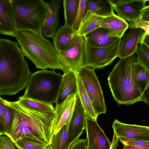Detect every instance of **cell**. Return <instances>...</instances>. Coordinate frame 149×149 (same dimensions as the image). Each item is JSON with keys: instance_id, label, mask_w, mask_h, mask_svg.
Listing matches in <instances>:
<instances>
[{"instance_id": "1", "label": "cell", "mask_w": 149, "mask_h": 149, "mask_svg": "<svg viewBox=\"0 0 149 149\" xmlns=\"http://www.w3.org/2000/svg\"><path fill=\"white\" fill-rule=\"evenodd\" d=\"M31 74L17 43L0 38V95H14L23 90Z\"/></svg>"}, {"instance_id": "2", "label": "cell", "mask_w": 149, "mask_h": 149, "mask_svg": "<svg viewBox=\"0 0 149 149\" xmlns=\"http://www.w3.org/2000/svg\"><path fill=\"white\" fill-rule=\"evenodd\" d=\"M7 102L15 110L12 121L5 135L15 143L27 137L49 146L54 133L55 114L42 113L25 108L16 101Z\"/></svg>"}, {"instance_id": "3", "label": "cell", "mask_w": 149, "mask_h": 149, "mask_svg": "<svg viewBox=\"0 0 149 149\" xmlns=\"http://www.w3.org/2000/svg\"><path fill=\"white\" fill-rule=\"evenodd\" d=\"M24 56L37 68H50L63 71L58 53L51 41L46 39L41 32L29 30L17 31L15 35Z\"/></svg>"}, {"instance_id": "4", "label": "cell", "mask_w": 149, "mask_h": 149, "mask_svg": "<svg viewBox=\"0 0 149 149\" xmlns=\"http://www.w3.org/2000/svg\"><path fill=\"white\" fill-rule=\"evenodd\" d=\"M137 61L134 55L120 59L110 73L108 84L115 101L120 104L129 105L143 101L148 104L146 95H142L131 78L132 64Z\"/></svg>"}, {"instance_id": "5", "label": "cell", "mask_w": 149, "mask_h": 149, "mask_svg": "<svg viewBox=\"0 0 149 149\" xmlns=\"http://www.w3.org/2000/svg\"><path fill=\"white\" fill-rule=\"evenodd\" d=\"M62 78L54 70H41L31 73L22 97L52 104L57 100Z\"/></svg>"}, {"instance_id": "6", "label": "cell", "mask_w": 149, "mask_h": 149, "mask_svg": "<svg viewBox=\"0 0 149 149\" xmlns=\"http://www.w3.org/2000/svg\"><path fill=\"white\" fill-rule=\"evenodd\" d=\"M17 31L41 32L49 3L43 0H11Z\"/></svg>"}, {"instance_id": "7", "label": "cell", "mask_w": 149, "mask_h": 149, "mask_svg": "<svg viewBox=\"0 0 149 149\" xmlns=\"http://www.w3.org/2000/svg\"><path fill=\"white\" fill-rule=\"evenodd\" d=\"M121 40L119 38L109 46L99 47L91 45L84 40V66L95 70L102 69L111 64L117 57Z\"/></svg>"}, {"instance_id": "8", "label": "cell", "mask_w": 149, "mask_h": 149, "mask_svg": "<svg viewBox=\"0 0 149 149\" xmlns=\"http://www.w3.org/2000/svg\"><path fill=\"white\" fill-rule=\"evenodd\" d=\"M91 100L97 116L105 113L107 110L102 91L95 70L82 67L77 72Z\"/></svg>"}, {"instance_id": "9", "label": "cell", "mask_w": 149, "mask_h": 149, "mask_svg": "<svg viewBox=\"0 0 149 149\" xmlns=\"http://www.w3.org/2000/svg\"><path fill=\"white\" fill-rule=\"evenodd\" d=\"M84 41L83 38L65 50L58 53L59 60L63 67V73L70 70L77 72L80 68L84 66Z\"/></svg>"}, {"instance_id": "10", "label": "cell", "mask_w": 149, "mask_h": 149, "mask_svg": "<svg viewBox=\"0 0 149 149\" xmlns=\"http://www.w3.org/2000/svg\"><path fill=\"white\" fill-rule=\"evenodd\" d=\"M117 15L132 22L140 16L148 0H109Z\"/></svg>"}, {"instance_id": "11", "label": "cell", "mask_w": 149, "mask_h": 149, "mask_svg": "<svg viewBox=\"0 0 149 149\" xmlns=\"http://www.w3.org/2000/svg\"><path fill=\"white\" fill-rule=\"evenodd\" d=\"M86 130L87 146L93 149H109L111 143L97 120L86 116Z\"/></svg>"}, {"instance_id": "12", "label": "cell", "mask_w": 149, "mask_h": 149, "mask_svg": "<svg viewBox=\"0 0 149 149\" xmlns=\"http://www.w3.org/2000/svg\"><path fill=\"white\" fill-rule=\"evenodd\" d=\"M146 34L145 31L140 28H131L123 35L119 48L117 57L120 59L132 56L136 53L139 43L141 44Z\"/></svg>"}, {"instance_id": "13", "label": "cell", "mask_w": 149, "mask_h": 149, "mask_svg": "<svg viewBox=\"0 0 149 149\" xmlns=\"http://www.w3.org/2000/svg\"><path fill=\"white\" fill-rule=\"evenodd\" d=\"M86 115L79 96L76 95L75 106L68 126L69 142L71 145L79 139L86 127Z\"/></svg>"}, {"instance_id": "14", "label": "cell", "mask_w": 149, "mask_h": 149, "mask_svg": "<svg viewBox=\"0 0 149 149\" xmlns=\"http://www.w3.org/2000/svg\"><path fill=\"white\" fill-rule=\"evenodd\" d=\"M112 127L118 137L149 141V127L148 126L129 124L116 119Z\"/></svg>"}, {"instance_id": "15", "label": "cell", "mask_w": 149, "mask_h": 149, "mask_svg": "<svg viewBox=\"0 0 149 149\" xmlns=\"http://www.w3.org/2000/svg\"><path fill=\"white\" fill-rule=\"evenodd\" d=\"M77 95H70L62 103L56 105L53 135L57 133L63 126H68L73 114Z\"/></svg>"}, {"instance_id": "16", "label": "cell", "mask_w": 149, "mask_h": 149, "mask_svg": "<svg viewBox=\"0 0 149 149\" xmlns=\"http://www.w3.org/2000/svg\"><path fill=\"white\" fill-rule=\"evenodd\" d=\"M61 1L52 0L49 3L41 31L44 37L53 38L60 24L58 13Z\"/></svg>"}, {"instance_id": "17", "label": "cell", "mask_w": 149, "mask_h": 149, "mask_svg": "<svg viewBox=\"0 0 149 149\" xmlns=\"http://www.w3.org/2000/svg\"><path fill=\"white\" fill-rule=\"evenodd\" d=\"M17 31L11 0H0V34L15 37Z\"/></svg>"}, {"instance_id": "18", "label": "cell", "mask_w": 149, "mask_h": 149, "mask_svg": "<svg viewBox=\"0 0 149 149\" xmlns=\"http://www.w3.org/2000/svg\"><path fill=\"white\" fill-rule=\"evenodd\" d=\"M72 27L64 24L58 29L53 38L54 47L58 53L64 51L72 44L81 39L83 37L77 34L72 35Z\"/></svg>"}, {"instance_id": "19", "label": "cell", "mask_w": 149, "mask_h": 149, "mask_svg": "<svg viewBox=\"0 0 149 149\" xmlns=\"http://www.w3.org/2000/svg\"><path fill=\"white\" fill-rule=\"evenodd\" d=\"M77 72L70 70L63 73L56 105L62 103L70 95H77Z\"/></svg>"}, {"instance_id": "20", "label": "cell", "mask_w": 149, "mask_h": 149, "mask_svg": "<svg viewBox=\"0 0 149 149\" xmlns=\"http://www.w3.org/2000/svg\"><path fill=\"white\" fill-rule=\"evenodd\" d=\"M100 27L108 30L107 34L109 36L121 38L129 28V24L114 12L111 15L104 17Z\"/></svg>"}, {"instance_id": "21", "label": "cell", "mask_w": 149, "mask_h": 149, "mask_svg": "<svg viewBox=\"0 0 149 149\" xmlns=\"http://www.w3.org/2000/svg\"><path fill=\"white\" fill-rule=\"evenodd\" d=\"M131 78L133 83L141 94L146 95L145 92L149 88V70L136 61L132 66Z\"/></svg>"}, {"instance_id": "22", "label": "cell", "mask_w": 149, "mask_h": 149, "mask_svg": "<svg viewBox=\"0 0 149 149\" xmlns=\"http://www.w3.org/2000/svg\"><path fill=\"white\" fill-rule=\"evenodd\" d=\"M108 30L100 27L83 36L84 39L91 45L99 47L109 45L119 39L108 35Z\"/></svg>"}, {"instance_id": "23", "label": "cell", "mask_w": 149, "mask_h": 149, "mask_svg": "<svg viewBox=\"0 0 149 149\" xmlns=\"http://www.w3.org/2000/svg\"><path fill=\"white\" fill-rule=\"evenodd\" d=\"M88 11L84 15L77 35L84 36L87 34L100 27L104 17Z\"/></svg>"}, {"instance_id": "24", "label": "cell", "mask_w": 149, "mask_h": 149, "mask_svg": "<svg viewBox=\"0 0 149 149\" xmlns=\"http://www.w3.org/2000/svg\"><path fill=\"white\" fill-rule=\"evenodd\" d=\"M88 11L103 17L110 15L114 13L113 7L109 0H87L84 14Z\"/></svg>"}, {"instance_id": "25", "label": "cell", "mask_w": 149, "mask_h": 149, "mask_svg": "<svg viewBox=\"0 0 149 149\" xmlns=\"http://www.w3.org/2000/svg\"><path fill=\"white\" fill-rule=\"evenodd\" d=\"M17 102L23 107L36 112L51 115L55 114V108L52 104L24 98L22 96L19 97Z\"/></svg>"}, {"instance_id": "26", "label": "cell", "mask_w": 149, "mask_h": 149, "mask_svg": "<svg viewBox=\"0 0 149 149\" xmlns=\"http://www.w3.org/2000/svg\"><path fill=\"white\" fill-rule=\"evenodd\" d=\"M77 95L79 97L86 115L93 119L97 120L98 116L95 113L91 100L83 84L78 76L77 72Z\"/></svg>"}, {"instance_id": "27", "label": "cell", "mask_w": 149, "mask_h": 149, "mask_svg": "<svg viewBox=\"0 0 149 149\" xmlns=\"http://www.w3.org/2000/svg\"><path fill=\"white\" fill-rule=\"evenodd\" d=\"M67 128L65 125L53 135L49 145L51 149H69L71 145L69 142Z\"/></svg>"}, {"instance_id": "28", "label": "cell", "mask_w": 149, "mask_h": 149, "mask_svg": "<svg viewBox=\"0 0 149 149\" xmlns=\"http://www.w3.org/2000/svg\"><path fill=\"white\" fill-rule=\"evenodd\" d=\"M80 0H63V5L65 24L72 27L79 8Z\"/></svg>"}, {"instance_id": "29", "label": "cell", "mask_w": 149, "mask_h": 149, "mask_svg": "<svg viewBox=\"0 0 149 149\" xmlns=\"http://www.w3.org/2000/svg\"><path fill=\"white\" fill-rule=\"evenodd\" d=\"M15 143L18 149H45L48 146L43 142L27 137L20 139Z\"/></svg>"}, {"instance_id": "30", "label": "cell", "mask_w": 149, "mask_h": 149, "mask_svg": "<svg viewBox=\"0 0 149 149\" xmlns=\"http://www.w3.org/2000/svg\"><path fill=\"white\" fill-rule=\"evenodd\" d=\"M136 53L137 63L149 70V47L140 44L138 46Z\"/></svg>"}, {"instance_id": "31", "label": "cell", "mask_w": 149, "mask_h": 149, "mask_svg": "<svg viewBox=\"0 0 149 149\" xmlns=\"http://www.w3.org/2000/svg\"><path fill=\"white\" fill-rule=\"evenodd\" d=\"M87 0H80L78 10L73 24L72 26V35L74 36L77 34L83 18L85 7Z\"/></svg>"}, {"instance_id": "32", "label": "cell", "mask_w": 149, "mask_h": 149, "mask_svg": "<svg viewBox=\"0 0 149 149\" xmlns=\"http://www.w3.org/2000/svg\"><path fill=\"white\" fill-rule=\"evenodd\" d=\"M5 103L4 126L5 134L15 114V110L13 107L8 103L6 102V100H5Z\"/></svg>"}, {"instance_id": "33", "label": "cell", "mask_w": 149, "mask_h": 149, "mask_svg": "<svg viewBox=\"0 0 149 149\" xmlns=\"http://www.w3.org/2000/svg\"><path fill=\"white\" fill-rule=\"evenodd\" d=\"M119 141L125 145H130L149 148V141L128 138L122 136L118 137Z\"/></svg>"}, {"instance_id": "34", "label": "cell", "mask_w": 149, "mask_h": 149, "mask_svg": "<svg viewBox=\"0 0 149 149\" xmlns=\"http://www.w3.org/2000/svg\"><path fill=\"white\" fill-rule=\"evenodd\" d=\"M129 27L130 29L141 28L145 31L146 34L149 35V23L143 20L139 17L129 24Z\"/></svg>"}, {"instance_id": "35", "label": "cell", "mask_w": 149, "mask_h": 149, "mask_svg": "<svg viewBox=\"0 0 149 149\" xmlns=\"http://www.w3.org/2000/svg\"><path fill=\"white\" fill-rule=\"evenodd\" d=\"M0 149H17L15 143L8 136H0Z\"/></svg>"}, {"instance_id": "36", "label": "cell", "mask_w": 149, "mask_h": 149, "mask_svg": "<svg viewBox=\"0 0 149 149\" xmlns=\"http://www.w3.org/2000/svg\"><path fill=\"white\" fill-rule=\"evenodd\" d=\"M5 100L0 97V134L2 135L5 133L4 126Z\"/></svg>"}, {"instance_id": "37", "label": "cell", "mask_w": 149, "mask_h": 149, "mask_svg": "<svg viewBox=\"0 0 149 149\" xmlns=\"http://www.w3.org/2000/svg\"><path fill=\"white\" fill-rule=\"evenodd\" d=\"M87 141L85 139H79L74 142L71 145L69 149H87Z\"/></svg>"}, {"instance_id": "38", "label": "cell", "mask_w": 149, "mask_h": 149, "mask_svg": "<svg viewBox=\"0 0 149 149\" xmlns=\"http://www.w3.org/2000/svg\"><path fill=\"white\" fill-rule=\"evenodd\" d=\"M118 146V137L116 133L113 132V134L112 142L109 149H116Z\"/></svg>"}, {"instance_id": "39", "label": "cell", "mask_w": 149, "mask_h": 149, "mask_svg": "<svg viewBox=\"0 0 149 149\" xmlns=\"http://www.w3.org/2000/svg\"><path fill=\"white\" fill-rule=\"evenodd\" d=\"M123 149H149V147L123 145Z\"/></svg>"}, {"instance_id": "40", "label": "cell", "mask_w": 149, "mask_h": 149, "mask_svg": "<svg viewBox=\"0 0 149 149\" xmlns=\"http://www.w3.org/2000/svg\"><path fill=\"white\" fill-rule=\"evenodd\" d=\"M87 149H93V148L90 146H87Z\"/></svg>"}, {"instance_id": "41", "label": "cell", "mask_w": 149, "mask_h": 149, "mask_svg": "<svg viewBox=\"0 0 149 149\" xmlns=\"http://www.w3.org/2000/svg\"><path fill=\"white\" fill-rule=\"evenodd\" d=\"M45 149H51L50 147L48 146Z\"/></svg>"}, {"instance_id": "42", "label": "cell", "mask_w": 149, "mask_h": 149, "mask_svg": "<svg viewBox=\"0 0 149 149\" xmlns=\"http://www.w3.org/2000/svg\"><path fill=\"white\" fill-rule=\"evenodd\" d=\"M1 135H1V134H0V136H1Z\"/></svg>"}]
</instances>
